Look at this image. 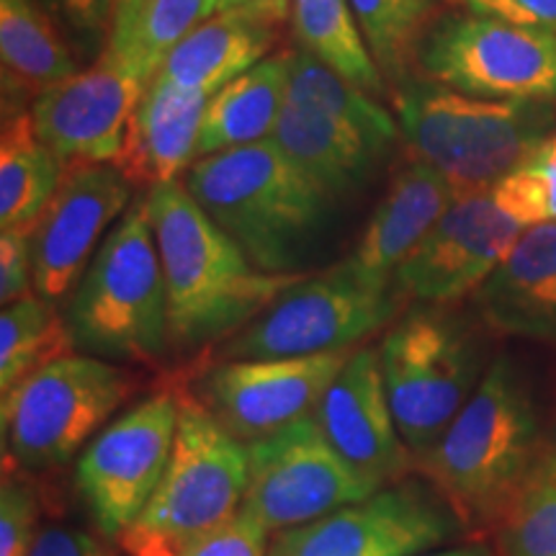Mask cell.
I'll return each instance as SVG.
<instances>
[{
  "label": "cell",
  "instance_id": "obj_15",
  "mask_svg": "<svg viewBox=\"0 0 556 556\" xmlns=\"http://www.w3.org/2000/svg\"><path fill=\"white\" fill-rule=\"evenodd\" d=\"M523 225L505 214L492 191L456 197L426 240L392 278L402 304L446 307L482 287L516 245Z\"/></svg>",
  "mask_w": 556,
  "mask_h": 556
},
{
  "label": "cell",
  "instance_id": "obj_1",
  "mask_svg": "<svg viewBox=\"0 0 556 556\" xmlns=\"http://www.w3.org/2000/svg\"><path fill=\"white\" fill-rule=\"evenodd\" d=\"M144 204L163 263L168 340L176 356H197L227 343L307 276L255 268L238 242L197 204L184 180L150 189Z\"/></svg>",
  "mask_w": 556,
  "mask_h": 556
},
{
  "label": "cell",
  "instance_id": "obj_4",
  "mask_svg": "<svg viewBox=\"0 0 556 556\" xmlns=\"http://www.w3.org/2000/svg\"><path fill=\"white\" fill-rule=\"evenodd\" d=\"M394 109L409 150L456 197L492 191L556 131V103L477 99L435 80H402Z\"/></svg>",
  "mask_w": 556,
  "mask_h": 556
},
{
  "label": "cell",
  "instance_id": "obj_18",
  "mask_svg": "<svg viewBox=\"0 0 556 556\" xmlns=\"http://www.w3.org/2000/svg\"><path fill=\"white\" fill-rule=\"evenodd\" d=\"M312 415L330 446L379 490L417 467L389 407L379 348H356Z\"/></svg>",
  "mask_w": 556,
  "mask_h": 556
},
{
  "label": "cell",
  "instance_id": "obj_9",
  "mask_svg": "<svg viewBox=\"0 0 556 556\" xmlns=\"http://www.w3.org/2000/svg\"><path fill=\"white\" fill-rule=\"evenodd\" d=\"M402 309L394 289H377L338 263L304 276L276 296L248 328L219 345V361L299 358L353 351L377 336Z\"/></svg>",
  "mask_w": 556,
  "mask_h": 556
},
{
  "label": "cell",
  "instance_id": "obj_20",
  "mask_svg": "<svg viewBox=\"0 0 556 556\" xmlns=\"http://www.w3.org/2000/svg\"><path fill=\"white\" fill-rule=\"evenodd\" d=\"M486 328L556 345V222L526 227L516 245L475 291Z\"/></svg>",
  "mask_w": 556,
  "mask_h": 556
},
{
  "label": "cell",
  "instance_id": "obj_2",
  "mask_svg": "<svg viewBox=\"0 0 556 556\" xmlns=\"http://www.w3.org/2000/svg\"><path fill=\"white\" fill-rule=\"evenodd\" d=\"M184 186L266 274H307L338 208L274 137L199 157Z\"/></svg>",
  "mask_w": 556,
  "mask_h": 556
},
{
  "label": "cell",
  "instance_id": "obj_21",
  "mask_svg": "<svg viewBox=\"0 0 556 556\" xmlns=\"http://www.w3.org/2000/svg\"><path fill=\"white\" fill-rule=\"evenodd\" d=\"M212 96L160 78L150 83L129 122L116 168L131 186L176 184L199 157L201 124Z\"/></svg>",
  "mask_w": 556,
  "mask_h": 556
},
{
  "label": "cell",
  "instance_id": "obj_25",
  "mask_svg": "<svg viewBox=\"0 0 556 556\" xmlns=\"http://www.w3.org/2000/svg\"><path fill=\"white\" fill-rule=\"evenodd\" d=\"M287 83L289 52H281L222 86L206 103L199 157L245 148L274 135L287 103Z\"/></svg>",
  "mask_w": 556,
  "mask_h": 556
},
{
  "label": "cell",
  "instance_id": "obj_33",
  "mask_svg": "<svg viewBox=\"0 0 556 556\" xmlns=\"http://www.w3.org/2000/svg\"><path fill=\"white\" fill-rule=\"evenodd\" d=\"M492 197L518 225L533 227L556 222V148L541 144L528 163L505 176L492 189Z\"/></svg>",
  "mask_w": 556,
  "mask_h": 556
},
{
  "label": "cell",
  "instance_id": "obj_7",
  "mask_svg": "<svg viewBox=\"0 0 556 556\" xmlns=\"http://www.w3.org/2000/svg\"><path fill=\"white\" fill-rule=\"evenodd\" d=\"M250 482L248 446L193 397H180L176 446L155 495L119 539L127 556H184L238 518Z\"/></svg>",
  "mask_w": 556,
  "mask_h": 556
},
{
  "label": "cell",
  "instance_id": "obj_19",
  "mask_svg": "<svg viewBox=\"0 0 556 556\" xmlns=\"http://www.w3.org/2000/svg\"><path fill=\"white\" fill-rule=\"evenodd\" d=\"M456 191L435 168L415 160L394 176L366 222L356 250L343 261L351 274L377 289H392V278L435 222L454 204Z\"/></svg>",
  "mask_w": 556,
  "mask_h": 556
},
{
  "label": "cell",
  "instance_id": "obj_36",
  "mask_svg": "<svg viewBox=\"0 0 556 556\" xmlns=\"http://www.w3.org/2000/svg\"><path fill=\"white\" fill-rule=\"evenodd\" d=\"M268 536L266 528L238 513V518L186 548L184 556H268Z\"/></svg>",
  "mask_w": 556,
  "mask_h": 556
},
{
  "label": "cell",
  "instance_id": "obj_11",
  "mask_svg": "<svg viewBox=\"0 0 556 556\" xmlns=\"http://www.w3.org/2000/svg\"><path fill=\"white\" fill-rule=\"evenodd\" d=\"M454 505L426 479H400L312 523L276 533L268 556H422L464 531Z\"/></svg>",
  "mask_w": 556,
  "mask_h": 556
},
{
  "label": "cell",
  "instance_id": "obj_6",
  "mask_svg": "<svg viewBox=\"0 0 556 556\" xmlns=\"http://www.w3.org/2000/svg\"><path fill=\"white\" fill-rule=\"evenodd\" d=\"M389 407L417 467L482 384L484 336L446 307L417 304L379 345Z\"/></svg>",
  "mask_w": 556,
  "mask_h": 556
},
{
  "label": "cell",
  "instance_id": "obj_16",
  "mask_svg": "<svg viewBox=\"0 0 556 556\" xmlns=\"http://www.w3.org/2000/svg\"><path fill=\"white\" fill-rule=\"evenodd\" d=\"M131 184L114 163L67 165L58 191L29 232L34 291L60 307L99 253L111 225L129 208Z\"/></svg>",
  "mask_w": 556,
  "mask_h": 556
},
{
  "label": "cell",
  "instance_id": "obj_44",
  "mask_svg": "<svg viewBox=\"0 0 556 556\" xmlns=\"http://www.w3.org/2000/svg\"><path fill=\"white\" fill-rule=\"evenodd\" d=\"M554 435H556V409H554Z\"/></svg>",
  "mask_w": 556,
  "mask_h": 556
},
{
  "label": "cell",
  "instance_id": "obj_8",
  "mask_svg": "<svg viewBox=\"0 0 556 556\" xmlns=\"http://www.w3.org/2000/svg\"><path fill=\"white\" fill-rule=\"evenodd\" d=\"M127 366L67 353L0 394L3 448L26 471L60 469L109 426L135 394Z\"/></svg>",
  "mask_w": 556,
  "mask_h": 556
},
{
  "label": "cell",
  "instance_id": "obj_40",
  "mask_svg": "<svg viewBox=\"0 0 556 556\" xmlns=\"http://www.w3.org/2000/svg\"><path fill=\"white\" fill-rule=\"evenodd\" d=\"M225 9H242L270 21V24H281L289 16L291 0H225L222 11Z\"/></svg>",
  "mask_w": 556,
  "mask_h": 556
},
{
  "label": "cell",
  "instance_id": "obj_39",
  "mask_svg": "<svg viewBox=\"0 0 556 556\" xmlns=\"http://www.w3.org/2000/svg\"><path fill=\"white\" fill-rule=\"evenodd\" d=\"M29 556H111V552L99 539L80 528L45 526L39 528Z\"/></svg>",
  "mask_w": 556,
  "mask_h": 556
},
{
  "label": "cell",
  "instance_id": "obj_32",
  "mask_svg": "<svg viewBox=\"0 0 556 556\" xmlns=\"http://www.w3.org/2000/svg\"><path fill=\"white\" fill-rule=\"evenodd\" d=\"M351 9L381 75L405 80L435 0H351Z\"/></svg>",
  "mask_w": 556,
  "mask_h": 556
},
{
  "label": "cell",
  "instance_id": "obj_10",
  "mask_svg": "<svg viewBox=\"0 0 556 556\" xmlns=\"http://www.w3.org/2000/svg\"><path fill=\"white\" fill-rule=\"evenodd\" d=\"M415 60L428 80L458 93L556 103V31L451 13L422 34Z\"/></svg>",
  "mask_w": 556,
  "mask_h": 556
},
{
  "label": "cell",
  "instance_id": "obj_35",
  "mask_svg": "<svg viewBox=\"0 0 556 556\" xmlns=\"http://www.w3.org/2000/svg\"><path fill=\"white\" fill-rule=\"evenodd\" d=\"M39 533V500L31 484L5 471L0 486V556H29Z\"/></svg>",
  "mask_w": 556,
  "mask_h": 556
},
{
  "label": "cell",
  "instance_id": "obj_31",
  "mask_svg": "<svg viewBox=\"0 0 556 556\" xmlns=\"http://www.w3.org/2000/svg\"><path fill=\"white\" fill-rule=\"evenodd\" d=\"M492 531L500 556H556V443L548 441Z\"/></svg>",
  "mask_w": 556,
  "mask_h": 556
},
{
  "label": "cell",
  "instance_id": "obj_23",
  "mask_svg": "<svg viewBox=\"0 0 556 556\" xmlns=\"http://www.w3.org/2000/svg\"><path fill=\"white\" fill-rule=\"evenodd\" d=\"M3 119L29 111L26 103L80 70L58 21L39 0H0Z\"/></svg>",
  "mask_w": 556,
  "mask_h": 556
},
{
  "label": "cell",
  "instance_id": "obj_28",
  "mask_svg": "<svg viewBox=\"0 0 556 556\" xmlns=\"http://www.w3.org/2000/svg\"><path fill=\"white\" fill-rule=\"evenodd\" d=\"M291 18L302 50L366 93H384L387 78L368 52L351 0H291Z\"/></svg>",
  "mask_w": 556,
  "mask_h": 556
},
{
  "label": "cell",
  "instance_id": "obj_12",
  "mask_svg": "<svg viewBox=\"0 0 556 556\" xmlns=\"http://www.w3.org/2000/svg\"><path fill=\"white\" fill-rule=\"evenodd\" d=\"M248 458L250 482L240 516L268 533L312 523L379 492L330 446L315 415L248 443Z\"/></svg>",
  "mask_w": 556,
  "mask_h": 556
},
{
  "label": "cell",
  "instance_id": "obj_42",
  "mask_svg": "<svg viewBox=\"0 0 556 556\" xmlns=\"http://www.w3.org/2000/svg\"><path fill=\"white\" fill-rule=\"evenodd\" d=\"M422 556H495L492 554L490 546L479 544V541H475V544H464V546H454V548H441V552H428Z\"/></svg>",
  "mask_w": 556,
  "mask_h": 556
},
{
  "label": "cell",
  "instance_id": "obj_41",
  "mask_svg": "<svg viewBox=\"0 0 556 556\" xmlns=\"http://www.w3.org/2000/svg\"><path fill=\"white\" fill-rule=\"evenodd\" d=\"M144 0H116V21H114V34H119L127 29V26L135 21V16L142 9ZM111 34V37H114Z\"/></svg>",
  "mask_w": 556,
  "mask_h": 556
},
{
  "label": "cell",
  "instance_id": "obj_22",
  "mask_svg": "<svg viewBox=\"0 0 556 556\" xmlns=\"http://www.w3.org/2000/svg\"><path fill=\"white\" fill-rule=\"evenodd\" d=\"M332 199L358 197L389 155L348 124L287 101L270 135Z\"/></svg>",
  "mask_w": 556,
  "mask_h": 556
},
{
  "label": "cell",
  "instance_id": "obj_29",
  "mask_svg": "<svg viewBox=\"0 0 556 556\" xmlns=\"http://www.w3.org/2000/svg\"><path fill=\"white\" fill-rule=\"evenodd\" d=\"M70 351L75 348L65 312L39 294L5 304L0 312V392H11L18 381Z\"/></svg>",
  "mask_w": 556,
  "mask_h": 556
},
{
  "label": "cell",
  "instance_id": "obj_14",
  "mask_svg": "<svg viewBox=\"0 0 556 556\" xmlns=\"http://www.w3.org/2000/svg\"><path fill=\"white\" fill-rule=\"evenodd\" d=\"M351 353L217 361L193 381V400L248 446L315 413Z\"/></svg>",
  "mask_w": 556,
  "mask_h": 556
},
{
  "label": "cell",
  "instance_id": "obj_24",
  "mask_svg": "<svg viewBox=\"0 0 556 556\" xmlns=\"http://www.w3.org/2000/svg\"><path fill=\"white\" fill-rule=\"evenodd\" d=\"M276 24L242 9H225L193 29L168 54L160 78L214 96L229 80L266 60L274 50Z\"/></svg>",
  "mask_w": 556,
  "mask_h": 556
},
{
  "label": "cell",
  "instance_id": "obj_27",
  "mask_svg": "<svg viewBox=\"0 0 556 556\" xmlns=\"http://www.w3.org/2000/svg\"><path fill=\"white\" fill-rule=\"evenodd\" d=\"M287 101L348 124L384 155L400 142V122H394L392 114L371 99V93L353 86L307 50H289Z\"/></svg>",
  "mask_w": 556,
  "mask_h": 556
},
{
  "label": "cell",
  "instance_id": "obj_45",
  "mask_svg": "<svg viewBox=\"0 0 556 556\" xmlns=\"http://www.w3.org/2000/svg\"><path fill=\"white\" fill-rule=\"evenodd\" d=\"M222 5H225V0H222Z\"/></svg>",
  "mask_w": 556,
  "mask_h": 556
},
{
  "label": "cell",
  "instance_id": "obj_37",
  "mask_svg": "<svg viewBox=\"0 0 556 556\" xmlns=\"http://www.w3.org/2000/svg\"><path fill=\"white\" fill-rule=\"evenodd\" d=\"M29 294H37L29 232L0 229V302L5 307Z\"/></svg>",
  "mask_w": 556,
  "mask_h": 556
},
{
  "label": "cell",
  "instance_id": "obj_43",
  "mask_svg": "<svg viewBox=\"0 0 556 556\" xmlns=\"http://www.w3.org/2000/svg\"><path fill=\"white\" fill-rule=\"evenodd\" d=\"M548 142H552V144H554V148H556V131H554V135H552V137H548Z\"/></svg>",
  "mask_w": 556,
  "mask_h": 556
},
{
  "label": "cell",
  "instance_id": "obj_5",
  "mask_svg": "<svg viewBox=\"0 0 556 556\" xmlns=\"http://www.w3.org/2000/svg\"><path fill=\"white\" fill-rule=\"evenodd\" d=\"M73 348L119 366L170 353L168 291L144 199L129 204L65 304Z\"/></svg>",
  "mask_w": 556,
  "mask_h": 556
},
{
  "label": "cell",
  "instance_id": "obj_3",
  "mask_svg": "<svg viewBox=\"0 0 556 556\" xmlns=\"http://www.w3.org/2000/svg\"><path fill=\"white\" fill-rule=\"evenodd\" d=\"M548 446L523 368L497 356L420 469L467 528H495Z\"/></svg>",
  "mask_w": 556,
  "mask_h": 556
},
{
  "label": "cell",
  "instance_id": "obj_17",
  "mask_svg": "<svg viewBox=\"0 0 556 556\" xmlns=\"http://www.w3.org/2000/svg\"><path fill=\"white\" fill-rule=\"evenodd\" d=\"M148 83L103 50L90 67L54 83L29 106L41 142L65 165L116 163Z\"/></svg>",
  "mask_w": 556,
  "mask_h": 556
},
{
  "label": "cell",
  "instance_id": "obj_38",
  "mask_svg": "<svg viewBox=\"0 0 556 556\" xmlns=\"http://www.w3.org/2000/svg\"><path fill=\"white\" fill-rule=\"evenodd\" d=\"M469 13L556 31V0H456Z\"/></svg>",
  "mask_w": 556,
  "mask_h": 556
},
{
  "label": "cell",
  "instance_id": "obj_30",
  "mask_svg": "<svg viewBox=\"0 0 556 556\" xmlns=\"http://www.w3.org/2000/svg\"><path fill=\"white\" fill-rule=\"evenodd\" d=\"M217 11L222 0H144L135 21L111 37L106 50L127 60L150 86L168 54Z\"/></svg>",
  "mask_w": 556,
  "mask_h": 556
},
{
  "label": "cell",
  "instance_id": "obj_34",
  "mask_svg": "<svg viewBox=\"0 0 556 556\" xmlns=\"http://www.w3.org/2000/svg\"><path fill=\"white\" fill-rule=\"evenodd\" d=\"M75 50L99 58L106 50L116 21V0H39Z\"/></svg>",
  "mask_w": 556,
  "mask_h": 556
},
{
  "label": "cell",
  "instance_id": "obj_26",
  "mask_svg": "<svg viewBox=\"0 0 556 556\" xmlns=\"http://www.w3.org/2000/svg\"><path fill=\"white\" fill-rule=\"evenodd\" d=\"M67 165L41 142L31 111L3 119L0 137V229L31 232Z\"/></svg>",
  "mask_w": 556,
  "mask_h": 556
},
{
  "label": "cell",
  "instance_id": "obj_13",
  "mask_svg": "<svg viewBox=\"0 0 556 556\" xmlns=\"http://www.w3.org/2000/svg\"><path fill=\"white\" fill-rule=\"evenodd\" d=\"M180 397L150 394L109 422L75 462V484L90 518L106 539L119 541L139 518L176 446Z\"/></svg>",
  "mask_w": 556,
  "mask_h": 556
}]
</instances>
